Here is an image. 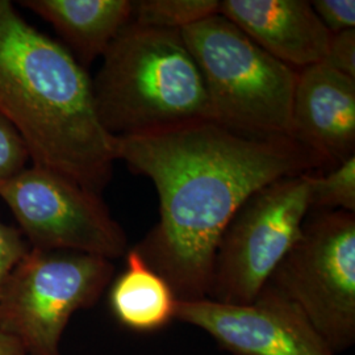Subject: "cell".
<instances>
[{
  "mask_svg": "<svg viewBox=\"0 0 355 355\" xmlns=\"http://www.w3.org/2000/svg\"><path fill=\"white\" fill-rule=\"evenodd\" d=\"M20 6L54 26L82 66L103 57L133 13L129 0H23Z\"/></svg>",
  "mask_w": 355,
  "mask_h": 355,
  "instance_id": "7c38bea8",
  "label": "cell"
},
{
  "mask_svg": "<svg viewBox=\"0 0 355 355\" xmlns=\"http://www.w3.org/2000/svg\"><path fill=\"white\" fill-rule=\"evenodd\" d=\"M311 208L355 214V155L327 174L309 173Z\"/></svg>",
  "mask_w": 355,
  "mask_h": 355,
  "instance_id": "9a60e30c",
  "label": "cell"
},
{
  "mask_svg": "<svg viewBox=\"0 0 355 355\" xmlns=\"http://www.w3.org/2000/svg\"><path fill=\"white\" fill-rule=\"evenodd\" d=\"M291 135L325 162L355 155V79L328 64L299 70L291 110Z\"/></svg>",
  "mask_w": 355,
  "mask_h": 355,
  "instance_id": "30bf717a",
  "label": "cell"
},
{
  "mask_svg": "<svg viewBox=\"0 0 355 355\" xmlns=\"http://www.w3.org/2000/svg\"><path fill=\"white\" fill-rule=\"evenodd\" d=\"M180 33L203 76L215 121L246 135L292 139L299 70L270 55L220 13Z\"/></svg>",
  "mask_w": 355,
  "mask_h": 355,
  "instance_id": "277c9868",
  "label": "cell"
},
{
  "mask_svg": "<svg viewBox=\"0 0 355 355\" xmlns=\"http://www.w3.org/2000/svg\"><path fill=\"white\" fill-rule=\"evenodd\" d=\"M218 13L296 70L325 61L333 35L306 0H221Z\"/></svg>",
  "mask_w": 355,
  "mask_h": 355,
  "instance_id": "8fae6325",
  "label": "cell"
},
{
  "mask_svg": "<svg viewBox=\"0 0 355 355\" xmlns=\"http://www.w3.org/2000/svg\"><path fill=\"white\" fill-rule=\"evenodd\" d=\"M308 174L274 180L242 204L218 242L207 299L248 304L266 286L312 209Z\"/></svg>",
  "mask_w": 355,
  "mask_h": 355,
  "instance_id": "52a82bcc",
  "label": "cell"
},
{
  "mask_svg": "<svg viewBox=\"0 0 355 355\" xmlns=\"http://www.w3.org/2000/svg\"><path fill=\"white\" fill-rule=\"evenodd\" d=\"M114 139L116 158L158 192L159 221L135 249L178 302L208 297L218 242L255 191L325 165L291 137L246 135L215 120Z\"/></svg>",
  "mask_w": 355,
  "mask_h": 355,
  "instance_id": "6da1fadb",
  "label": "cell"
},
{
  "mask_svg": "<svg viewBox=\"0 0 355 355\" xmlns=\"http://www.w3.org/2000/svg\"><path fill=\"white\" fill-rule=\"evenodd\" d=\"M127 266L114 280L110 305L125 328L150 333L165 328L175 315L177 297L168 283L133 248L125 254Z\"/></svg>",
  "mask_w": 355,
  "mask_h": 355,
  "instance_id": "4fadbf2b",
  "label": "cell"
},
{
  "mask_svg": "<svg viewBox=\"0 0 355 355\" xmlns=\"http://www.w3.org/2000/svg\"><path fill=\"white\" fill-rule=\"evenodd\" d=\"M31 246L20 229L0 221V295L15 267L26 257Z\"/></svg>",
  "mask_w": 355,
  "mask_h": 355,
  "instance_id": "e0dca14e",
  "label": "cell"
},
{
  "mask_svg": "<svg viewBox=\"0 0 355 355\" xmlns=\"http://www.w3.org/2000/svg\"><path fill=\"white\" fill-rule=\"evenodd\" d=\"M0 114L19 132L32 164L98 195L117 161L95 108L92 79L64 45L0 0Z\"/></svg>",
  "mask_w": 355,
  "mask_h": 355,
  "instance_id": "7a4b0ae2",
  "label": "cell"
},
{
  "mask_svg": "<svg viewBox=\"0 0 355 355\" xmlns=\"http://www.w3.org/2000/svg\"><path fill=\"white\" fill-rule=\"evenodd\" d=\"M114 274L102 257L31 248L0 295V333L26 355H61L70 318L99 302Z\"/></svg>",
  "mask_w": 355,
  "mask_h": 355,
  "instance_id": "5b68a950",
  "label": "cell"
},
{
  "mask_svg": "<svg viewBox=\"0 0 355 355\" xmlns=\"http://www.w3.org/2000/svg\"><path fill=\"white\" fill-rule=\"evenodd\" d=\"M29 159L21 136L0 114V186L24 170Z\"/></svg>",
  "mask_w": 355,
  "mask_h": 355,
  "instance_id": "2e32d148",
  "label": "cell"
},
{
  "mask_svg": "<svg viewBox=\"0 0 355 355\" xmlns=\"http://www.w3.org/2000/svg\"><path fill=\"white\" fill-rule=\"evenodd\" d=\"M324 64L355 79V29L333 35Z\"/></svg>",
  "mask_w": 355,
  "mask_h": 355,
  "instance_id": "d6986e66",
  "label": "cell"
},
{
  "mask_svg": "<svg viewBox=\"0 0 355 355\" xmlns=\"http://www.w3.org/2000/svg\"><path fill=\"white\" fill-rule=\"evenodd\" d=\"M296 305L336 355L355 343V214L320 211L267 282Z\"/></svg>",
  "mask_w": 355,
  "mask_h": 355,
  "instance_id": "8992f818",
  "label": "cell"
},
{
  "mask_svg": "<svg viewBox=\"0 0 355 355\" xmlns=\"http://www.w3.org/2000/svg\"><path fill=\"white\" fill-rule=\"evenodd\" d=\"M92 94L114 137L214 120L203 76L179 31L130 21L103 54Z\"/></svg>",
  "mask_w": 355,
  "mask_h": 355,
  "instance_id": "3957f363",
  "label": "cell"
},
{
  "mask_svg": "<svg viewBox=\"0 0 355 355\" xmlns=\"http://www.w3.org/2000/svg\"><path fill=\"white\" fill-rule=\"evenodd\" d=\"M218 0L133 1L132 21L165 31H183L218 13Z\"/></svg>",
  "mask_w": 355,
  "mask_h": 355,
  "instance_id": "5bb4252c",
  "label": "cell"
},
{
  "mask_svg": "<svg viewBox=\"0 0 355 355\" xmlns=\"http://www.w3.org/2000/svg\"><path fill=\"white\" fill-rule=\"evenodd\" d=\"M0 355H26L13 338L0 333Z\"/></svg>",
  "mask_w": 355,
  "mask_h": 355,
  "instance_id": "ffe728a7",
  "label": "cell"
},
{
  "mask_svg": "<svg viewBox=\"0 0 355 355\" xmlns=\"http://www.w3.org/2000/svg\"><path fill=\"white\" fill-rule=\"evenodd\" d=\"M311 6L331 35L355 29L354 0H315Z\"/></svg>",
  "mask_w": 355,
  "mask_h": 355,
  "instance_id": "ac0fdd59",
  "label": "cell"
},
{
  "mask_svg": "<svg viewBox=\"0 0 355 355\" xmlns=\"http://www.w3.org/2000/svg\"><path fill=\"white\" fill-rule=\"evenodd\" d=\"M174 318L203 330L232 355H336L282 292L266 283L253 302H177Z\"/></svg>",
  "mask_w": 355,
  "mask_h": 355,
  "instance_id": "9c48e42d",
  "label": "cell"
},
{
  "mask_svg": "<svg viewBox=\"0 0 355 355\" xmlns=\"http://www.w3.org/2000/svg\"><path fill=\"white\" fill-rule=\"evenodd\" d=\"M29 246L114 261L128 253L124 229L101 195L48 168L32 165L0 186Z\"/></svg>",
  "mask_w": 355,
  "mask_h": 355,
  "instance_id": "ba28073f",
  "label": "cell"
}]
</instances>
